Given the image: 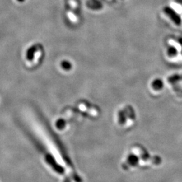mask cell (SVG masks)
Masks as SVG:
<instances>
[{
	"label": "cell",
	"mask_w": 182,
	"mask_h": 182,
	"mask_svg": "<svg viewBox=\"0 0 182 182\" xmlns=\"http://www.w3.org/2000/svg\"><path fill=\"white\" fill-rule=\"evenodd\" d=\"M17 1L18 2H24V1H25V0H17Z\"/></svg>",
	"instance_id": "6da1fadb"
}]
</instances>
